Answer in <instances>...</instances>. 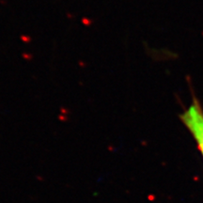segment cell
<instances>
[{"instance_id":"cell-1","label":"cell","mask_w":203,"mask_h":203,"mask_svg":"<svg viewBox=\"0 0 203 203\" xmlns=\"http://www.w3.org/2000/svg\"><path fill=\"white\" fill-rule=\"evenodd\" d=\"M180 119L193 135L203 155V108L194 93L190 106L180 115Z\"/></svg>"}]
</instances>
